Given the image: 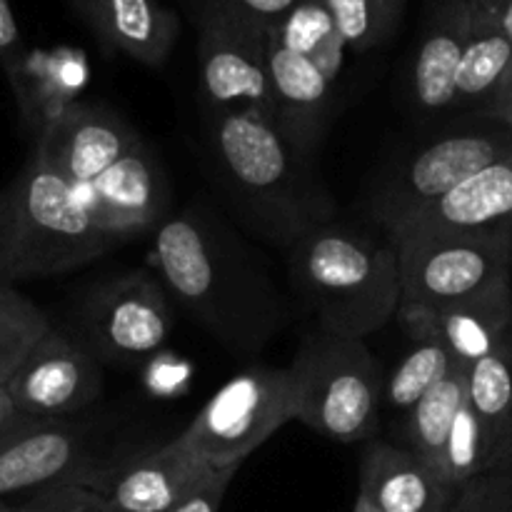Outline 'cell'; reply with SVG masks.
I'll return each mask as SVG.
<instances>
[{"instance_id": "cell-1", "label": "cell", "mask_w": 512, "mask_h": 512, "mask_svg": "<svg viewBox=\"0 0 512 512\" xmlns=\"http://www.w3.org/2000/svg\"><path fill=\"white\" fill-rule=\"evenodd\" d=\"M155 275L230 353H260L283 328L278 288L248 245L198 205L165 220L153 233Z\"/></svg>"}, {"instance_id": "cell-36", "label": "cell", "mask_w": 512, "mask_h": 512, "mask_svg": "<svg viewBox=\"0 0 512 512\" xmlns=\"http://www.w3.org/2000/svg\"><path fill=\"white\" fill-rule=\"evenodd\" d=\"M25 420H30V418H25V415L15 408L8 388H5V385H0V440L8 438L15 428H20V425L25 423Z\"/></svg>"}, {"instance_id": "cell-28", "label": "cell", "mask_w": 512, "mask_h": 512, "mask_svg": "<svg viewBox=\"0 0 512 512\" xmlns=\"http://www.w3.org/2000/svg\"><path fill=\"white\" fill-rule=\"evenodd\" d=\"M488 470L493 468H490L485 433L483 428H480L470 403L465 400L458 418H455L453 430H450L448 445H445L440 478H443L450 488L460 490L463 485H468L470 480L478 478V475L488 473Z\"/></svg>"}, {"instance_id": "cell-40", "label": "cell", "mask_w": 512, "mask_h": 512, "mask_svg": "<svg viewBox=\"0 0 512 512\" xmlns=\"http://www.w3.org/2000/svg\"><path fill=\"white\" fill-rule=\"evenodd\" d=\"M0 512H10V503H8V500H0Z\"/></svg>"}, {"instance_id": "cell-33", "label": "cell", "mask_w": 512, "mask_h": 512, "mask_svg": "<svg viewBox=\"0 0 512 512\" xmlns=\"http://www.w3.org/2000/svg\"><path fill=\"white\" fill-rule=\"evenodd\" d=\"M238 468H225V470H213L188 498L180 505H175L170 512H220L225 493H228V485L233 483Z\"/></svg>"}, {"instance_id": "cell-24", "label": "cell", "mask_w": 512, "mask_h": 512, "mask_svg": "<svg viewBox=\"0 0 512 512\" xmlns=\"http://www.w3.org/2000/svg\"><path fill=\"white\" fill-rule=\"evenodd\" d=\"M465 400H468V368L453 363L448 375L413 410L405 413L403 428H400V448L410 450L415 458L423 460L430 470L440 475L445 445Z\"/></svg>"}, {"instance_id": "cell-35", "label": "cell", "mask_w": 512, "mask_h": 512, "mask_svg": "<svg viewBox=\"0 0 512 512\" xmlns=\"http://www.w3.org/2000/svg\"><path fill=\"white\" fill-rule=\"evenodd\" d=\"M483 113L488 115V118L498 120L500 125H508V128H512V68L508 78L503 80L500 90L495 93V98L490 100V105L483 110Z\"/></svg>"}, {"instance_id": "cell-37", "label": "cell", "mask_w": 512, "mask_h": 512, "mask_svg": "<svg viewBox=\"0 0 512 512\" xmlns=\"http://www.w3.org/2000/svg\"><path fill=\"white\" fill-rule=\"evenodd\" d=\"M493 3L495 10H498L500 25H503L505 35H508V40L512 43V0H493Z\"/></svg>"}, {"instance_id": "cell-23", "label": "cell", "mask_w": 512, "mask_h": 512, "mask_svg": "<svg viewBox=\"0 0 512 512\" xmlns=\"http://www.w3.org/2000/svg\"><path fill=\"white\" fill-rule=\"evenodd\" d=\"M468 403L485 433L490 468L512 465V333L468 368Z\"/></svg>"}, {"instance_id": "cell-5", "label": "cell", "mask_w": 512, "mask_h": 512, "mask_svg": "<svg viewBox=\"0 0 512 512\" xmlns=\"http://www.w3.org/2000/svg\"><path fill=\"white\" fill-rule=\"evenodd\" d=\"M13 185L18 245L10 283L68 273L120 245L118 238L100 228L83 190L50 168L35 148Z\"/></svg>"}, {"instance_id": "cell-19", "label": "cell", "mask_w": 512, "mask_h": 512, "mask_svg": "<svg viewBox=\"0 0 512 512\" xmlns=\"http://www.w3.org/2000/svg\"><path fill=\"white\" fill-rule=\"evenodd\" d=\"M105 48L158 68L178 38V18L160 0H75Z\"/></svg>"}, {"instance_id": "cell-11", "label": "cell", "mask_w": 512, "mask_h": 512, "mask_svg": "<svg viewBox=\"0 0 512 512\" xmlns=\"http://www.w3.org/2000/svg\"><path fill=\"white\" fill-rule=\"evenodd\" d=\"M5 388L25 418L68 420L100 398L103 368L83 338L50 328Z\"/></svg>"}, {"instance_id": "cell-34", "label": "cell", "mask_w": 512, "mask_h": 512, "mask_svg": "<svg viewBox=\"0 0 512 512\" xmlns=\"http://www.w3.org/2000/svg\"><path fill=\"white\" fill-rule=\"evenodd\" d=\"M25 60H28V55L23 50V40H20L18 20H15L13 8H10L8 0H0V65H3L10 83L20 75Z\"/></svg>"}, {"instance_id": "cell-14", "label": "cell", "mask_w": 512, "mask_h": 512, "mask_svg": "<svg viewBox=\"0 0 512 512\" xmlns=\"http://www.w3.org/2000/svg\"><path fill=\"white\" fill-rule=\"evenodd\" d=\"M265 53L273 90V120L285 138L310 158L328 123L343 65L295 48L273 28H268Z\"/></svg>"}, {"instance_id": "cell-21", "label": "cell", "mask_w": 512, "mask_h": 512, "mask_svg": "<svg viewBox=\"0 0 512 512\" xmlns=\"http://www.w3.org/2000/svg\"><path fill=\"white\" fill-rule=\"evenodd\" d=\"M435 330L455 363L475 365L500 348L512 333V285L503 283L443 308H405Z\"/></svg>"}, {"instance_id": "cell-9", "label": "cell", "mask_w": 512, "mask_h": 512, "mask_svg": "<svg viewBox=\"0 0 512 512\" xmlns=\"http://www.w3.org/2000/svg\"><path fill=\"white\" fill-rule=\"evenodd\" d=\"M200 88L210 113L258 110L273 118L268 53L260 30L210 0H198Z\"/></svg>"}, {"instance_id": "cell-12", "label": "cell", "mask_w": 512, "mask_h": 512, "mask_svg": "<svg viewBox=\"0 0 512 512\" xmlns=\"http://www.w3.org/2000/svg\"><path fill=\"white\" fill-rule=\"evenodd\" d=\"M88 433L73 420H25L0 440V500L60 483H85L98 468Z\"/></svg>"}, {"instance_id": "cell-17", "label": "cell", "mask_w": 512, "mask_h": 512, "mask_svg": "<svg viewBox=\"0 0 512 512\" xmlns=\"http://www.w3.org/2000/svg\"><path fill=\"white\" fill-rule=\"evenodd\" d=\"M413 233H453L512 243V155L488 165L435 203L425 205L385 238Z\"/></svg>"}, {"instance_id": "cell-15", "label": "cell", "mask_w": 512, "mask_h": 512, "mask_svg": "<svg viewBox=\"0 0 512 512\" xmlns=\"http://www.w3.org/2000/svg\"><path fill=\"white\" fill-rule=\"evenodd\" d=\"M140 143V135L110 110L70 103L38 133L35 150L70 185L85 190Z\"/></svg>"}, {"instance_id": "cell-16", "label": "cell", "mask_w": 512, "mask_h": 512, "mask_svg": "<svg viewBox=\"0 0 512 512\" xmlns=\"http://www.w3.org/2000/svg\"><path fill=\"white\" fill-rule=\"evenodd\" d=\"M83 195L100 228L120 243L155 233L168 220V183L158 158L143 140Z\"/></svg>"}, {"instance_id": "cell-38", "label": "cell", "mask_w": 512, "mask_h": 512, "mask_svg": "<svg viewBox=\"0 0 512 512\" xmlns=\"http://www.w3.org/2000/svg\"><path fill=\"white\" fill-rule=\"evenodd\" d=\"M353 512H378V510H375L373 505H370L368 500L358 493V498H355V505H353Z\"/></svg>"}, {"instance_id": "cell-18", "label": "cell", "mask_w": 512, "mask_h": 512, "mask_svg": "<svg viewBox=\"0 0 512 512\" xmlns=\"http://www.w3.org/2000/svg\"><path fill=\"white\" fill-rule=\"evenodd\" d=\"M358 493L378 512H445L458 490L410 450L373 440L360 463Z\"/></svg>"}, {"instance_id": "cell-41", "label": "cell", "mask_w": 512, "mask_h": 512, "mask_svg": "<svg viewBox=\"0 0 512 512\" xmlns=\"http://www.w3.org/2000/svg\"><path fill=\"white\" fill-rule=\"evenodd\" d=\"M508 512H512V493H510V503H508Z\"/></svg>"}, {"instance_id": "cell-26", "label": "cell", "mask_w": 512, "mask_h": 512, "mask_svg": "<svg viewBox=\"0 0 512 512\" xmlns=\"http://www.w3.org/2000/svg\"><path fill=\"white\" fill-rule=\"evenodd\" d=\"M345 48L368 53L388 43L403 18L405 0H323Z\"/></svg>"}, {"instance_id": "cell-22", "label": "cell", "mask_w": 512, "mask_h": 512, "mask_svg": "<svg viewBox=\"0 0 512 512\" xmlns=\"http://www.w3.org/2000/svg\"><path fill=\"white\" fill-rule=\"evenodd\" d=\"M512 68V43L493 0H470V28L458 73L455 108H488Z\"/></svg>"}, {"instance_id": "cell-13", "label": "cell", "mask_w": 512, "mask_h": 512, "mask_svg": "<svg viewBox=\"0 0 512 512\" xmlns=\"http://www.w3.org/2000/svg\"><path fill=\"white\" fill-rule=\"evenodd\" d=\"M213 473L183 438L150 448L118 465L100 463L85 485L115 512H170Z\"/></svg>"}, {"instance_id": "cell-31", "label": "cell", "mask_w": 512, "mask_h": 512, "mask_svg": "<svg viewBox=\"0 0 512 512\" xmlns=\"http://www.w3.org/2000/svg\"><path fill=\"white\" fill-rule=\"evenodd\" d=\"M210 3L220 5L230 15L255 25V28L268 30L288 18L303 0H210Z\"/></svg>"}, {"instance_id": "cell-3", "label": "cell", "mask_w": 512, "mask_h": 512, "mask_svg": "<svg viewBox=\"0 0 512 512\" xmlns=\"http://www.w3.org/2000/svg\"><path fill=\"white\" fill-rule=\"evenodd\" d=\"M288 265L325 333L365 340L400 313V260L390 240L328 223L288 250Z\"/></svg>"}, {"instance_id": "cell-29", "label": "cell", "mask_w": 512, "mask_h": 512, "mask_svg": "<svg viewBox=\"0 0 512 512\" xmlns=\"http://www.w3.org/2000/svg\"><path fill=\"white\" fill-rule=\"evenodd\" d=\"M512 493V465L488 470L455 493L445 512H508Z\"/></svg>"}, {"instance_id": "cell-20", "label": "cell", "mask_w": 512, "mask_h": 512, "mask_svg": "<svg viewBox=\"0 0 512 512\" xmlns=\"http://www.w3.org/2000/svg\"><path fill=\"white\" fill-rule=\"evenodd\" d=\"M470 28V0H438L413 65L415 103L425 113L455 108L458 73Z\"/></svg>"}, {"instance_id": "cell-8", "label": "cell", "mask_w": 512, "mask_h": 512, "mask_svg": "<svg viewBox=\"0 0 512 512\" xmlns=\"http://www.w3.org/2000/svg\"><path fill=\"white\" fill-rule=\"evenodd\" d=\"M512 155V128L468 130L435 140L400 165L375 193L373 215L388 233L488 165Z\"/></svg>"}, {"instance_id": "cell-32", "label": "cell", "mask_w": 512, "mask_h": 512, "mask_svg": "<svg viewBox=\"0 0 512 512\" xmlns=\"http://www.w3.org/2000/svg\"><path fill=\"white\" fill-rule=\"evenodd\" d=\"M15 245H18V198L15 185L0 190V288L10 283V270L15 260Z\"/></svg>"}, {"instance_id": "cell-30", "label": "cell", "mask_w": 512, "mask_h": 512, "mask_svg": "<svg viewBox=\"0 0 512 512\" xmlns=\"http://www.w3.org/2000/svg\"><path fill=\"white\" fill-rule=\"evenodd\" d=\"M103 503L98 493L85 483H60L18 498L10 512H88Z\"/></svg>"}, {"instance_id": "cell-4", "label": "cell", "mask_w": 512, "mask_h": 512, "mask_svg": "<svg viewBox=\"0 0 512 512\" xmlns=\"http://www.w3.org/2000/svg\"><path fill=\"white\" fill-rule=\"evenodd\" d=\"M288 370L295 420L335 443H360L375 433L385 378L365 340L318 328Z\"/></svg>"}, {"instance_id": "cell-25", "label": "cell", "mask_w": 512, "mask_h": 512, "mask_svg": "<svg viewBox=\"0 0 512 512\" xmlns=\"http://www.w3.org/2000/svg\"><path fill=\"white\" fill-rule=\"evenodd\" d=\"M398 318L408 328L410 338H413V348L403 355V360L395 365L393 373L385 378L383 405L405 415L448 375L455 360L450 350L445 348L443 340L435 335V330L418 313L400 310Z\"/></svg>"}, {"instance_id": "cell-2", "label": "cell", "mask_w": 512, "mask_h": 512, "mask_svg": "<svg viewBox=\"0 0 512 512\" xmlns=\"http://www.w3.org/2000/svg\"><path fill=\"white\" fill-rule=\"evenodd\" d=\"M210 143L238 213L263 240L290 250L333 223V198L273 118L258 110L210 113Z\"/></svg>"}, {"instance_id": "cell-6", "label": "cell", "mask_w": 512, "mask_h": 512, "mask_svg": "<svg viewBox=\"0 0 512 512\" xmlns=\"http://www.w3.org/2000/svg\"><path fill=\"white\" fill-rule=\"evenodd\" d=\"M290 420H295L290 370L253 365L230 378L180 438L213 470L240 468Z\"/></svg>"}, {"instance_id": "cell-27", "label": "cell", "mask_w": 512, "mask_h": 512, "mask_svg": "<svg viewBox=\"0 0 512 512\" xmlns=\"http://www.w3.org/2000/svg\"><path fill=\"white\" fill-rule=\"evenodd\" d=\"M53 328L48 315L13 285L0 288V385H8L30 350Z\"/></svg>"}, {"instance_id": "cell-39", "label": "cell", "mask_w": 512, "mask_h": 512, "mask_svg": "<svg viewBox=\"0 0 512 512\" xmlns=\"http://www.w3.org/2000/svg\"><path fill=\"white\" fill-rule=\"evenodd\" d=\"M88 512H115V510H110L108 505H105V503H100L98 508H93V510H88Z\"/></svg>"}, {"instance_id": "cell-7", "label": "cell", "mask_w": 512, "mask_h": 512, "mask_svg": "<svg viewBox=\"0 0 512 512\" xmlns=\"http://www.w3.org/2000/svg\"><path fill=\"white\" fill-rule=\"evenodd\" d=\"M400 260L405 308H443L510 283V240L453 233L388 238Z\"/></svg>"}, {"instance_id": "cell-10", "label": "cell", "mask_w": 512, "mask_h": 512, "mask_svg": "<svg viewBox=\"0 0 512 512\" xmlns=\"http://www.w3.org/2000/svg\"><path fill=\"white\" fill-rule=\"evenodd\" d=\"M83 343L100 360H138L168 343V290L150 273H125L98 285L80 308Z\"/></svg>"}]
</instances>
